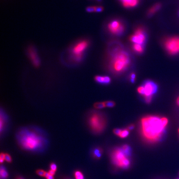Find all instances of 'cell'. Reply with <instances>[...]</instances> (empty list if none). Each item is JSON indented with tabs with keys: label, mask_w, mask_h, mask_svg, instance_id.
Segmentation results:
<instances>
[{
	"label": "cell",
	"mask_w": 179,
	"mask_h": 179,
	"mask_svg": "<svg viewBox=\"0 0 179 179\" xmlns=\"http://www.w3.org/2000/svg\"><path fill=\"white\" fill-rule=\"evenodd\" d=\"M16 138L19 146L25 151L43 152L48 144L46 135L37 127L21 128L16 133Z\"/></svg>",
	"instance_id": "6da1fadb"
},
{
	"label": "cell",
	"mask_w": 179,
	"mask_h": 179,
	"mask_svg": "<svg viewBox=\"0 0 179 179\" xmlns=\"http://www.w3.org/2000/svg\"><path fill=\"white\" fill-rule=\"evenodd\" d=\"M169 122L166 117L148 115L141 119L140 123L143 139L149 143H156L162 139Z\"/></svg>",
	"instance_id": "7a4b0ae2"
},
{
	"label": "cell",
	"mask_w": 179,
	"mask_h": 179,
	"mask_svg": "<svg viewBox=\"0 0 179 179\" xmlns=\"http://www.w3.org/2000/svg\"><path fill=\"white\" fill-rule=\"evenodd\" d=\"M108 54L109 68L113 73H123L132 64V56L121 44L116 43L111 44Z\"/></svg>",
	"instance_id": "3957f363"
},
{
	"label": "cell",
	"mask_w": 179,
	"mask_h": 179,
	"mask_svg": "<svg viewBox=\"0 0 179 179\" xmlns=\"http://www.w3.org/2000/svg\"><path fill=\"white\" fill-rule=\"evenodd\" d=\"M86 121L89 129L95 134H99L103 132L107 124L105 116L102 113L96 111H92L89 113Z\"/></svg>",
	"instance_id": "277c9868"
},
{
	"label": "cell",
	"mask_w": 179,
	"mask_h": 179,
	"mask_svg": "<svg viewBox=\"0 0 179 179\" xmlns=\"http://www.w3.org/2000/svg\"><path fill=\"white\" fill-rule=\"evenodd\" d=\"M111 159L115 166L120 169H127L131 165L130 156L125 153L121 147L115 148L112 151Z\"/></svg>",
	"instance_id": "5b68a950"
},
{
	"label": "cell",
	"mask_w": 179,
	"mask_h": 179,
	"mask_svg": "<svg viewBox=\"0 0 179 179\" xmlns=\"http://www.w3.org/2000/svg\"><path fill=\"white\" fill-rule=\"evenodd\" d=\"M164 47L168 53L176 55L179 53V36H173L167 38L163 43Z\"/></svg>",
	"instance_id": "8992f818"
},
{
	"label": "cell",
	"mask_w": 179,
	"mask_h": 179,
	"mask_svg": "<svg viewBox=\"0 0 179 179\" xmlns=\"http://www.w3.org/2000/svg\"><path fill=\"white\" fill-rule=\"evenodd\" d=\"M108 30L110 33L116 35L120 36L125 31V27L123 23L119 20H112L108 25Z\"/></svg>",
	"instance_id": "52a82bcc"
},
{
	"label": "cell",
	"mask_w": 179,
	"mask_h": 179,
	"mask_svg": "<svg viewBox=\"0 0 179 179\" xmlns=\"http://www.w3.org/2000/svg\"><path fill=\"white\" fill-rule=\"evenodd\" d=\"M130 40L133 44L144 45L147 40V34L145 30L142 27L137 28L134 34L130 37Z\"/></svg>",
	"instance_id": "ba28073f"
},
{
	"label": "cell",
	"mask_w": 179,
	"mask_h": 179,
	"mask_svg": "<svg viewBox=\"0 0 179 179\" xmlns=\"http://www.w3.org/2000/svg\"><path fill=\"white\" fill-rule=\"evenodd\" d=\"M142 85L144 88V93L142 96L143 98L146 97H153L154 95L157 92V84L152 80H145Z\"/></svg>",
	"instance_id": "9c48e42d"
},
{
	"label": "cell",
	"mask_w": 179,
	"mask_h": 179,
	"mask_svg": "<svg viewBox=\"0 0 179 179\" xmlns=\"http://www.w3.org/2000/svg\"><path fill=\"white\" fill-rule=\"evenodd\" d=\"M89 43L87 40H82L77 43L72 50L73 55L75 56H83V53L86 49Z\"/></svg>",
	"instance_id": "30bf717a"
},
{
	"label": "cell",
	"mask_w": 179,
	"mask_h": 179,
	"mask_svg": "<svg viewBox=\"0 0 179 179\" xmlns=\"http://www.w3.org/2000/svg\"><path fill=\"white\" fill-rule=\"evenodd\" d=\"M28 54L32 63L36 67H38L40 65V61L36 51L34 48H29L28 50Z\"/></svg>",
	"instance_id": "8fae6325"
},
{
	"label": "cell",
	"mask_w": 179,
	"mask_h": 179,
	"mask_svg": "<svg viewBox=\"0 0 179 179\" xmlns=\"http://www.w3.org/2000/svg\"><path fill=\"white\" fill-rule=\"evenodd\" d=\"M94 80L97 83L102 85H108L111 82V79L109 76L103 75H96Z\"/></svg>",
	"instance_id": "7c38bea8"
},
{
	"label": "cell",
	"mask_w": 179,
	"mask_h": 179,
	"mask_svg": "<svg viewBox=\"0 0 179 179\" xmlns=\"http://www.w3.org/2000/svg\"><path fill=\"white\" fill-rule=\"evenodd\" d=\"M123 6L126 8H133L137 6L139 0H120Z\"/></svg>",
	"instance_id": "4fadbf2b"
},
{
	"label": "cell",
	"mask_w": 179,
	"mask_h": 179,
	"mask_svg": "<svg viewBox=\"0 0 179 179\" xmlns=\"http://www.w3.org/2000/svg\"><path fill=\"white\" fill-rule=\"evenodd\" d=\"M162 7L160 3H156L151 7L147 12V15L148 17H152Z\"/></svg>",
	"instance_id": "5bb4252c"
},
{
	"label": "cell",
	"mask_w": 179,
	"mask_h": 179,
	"mask_svg": "<svg viewBox=\"0 0 179 179\" xmlns=\"http://www.w3.org/2000/svg\"><path fill=\"white\" fill-rule=\"evenodd\" d=\"M7 117L6 114L2 112V110H1V118H0V130H1V133H2L3 131H4L5 128V125L7 123Z\"/></svg>",
	"instance_id": "9a60e30c"
},
{
	"label": "cell",
	"mask_w": 179,
	"mask_h": 179,
	"mask_svg": "<svg viewBox=\"0 0 179 179\" xmlns=\"http://www.w3.org/2000/svg\"><path fill=\"white\" fill-rule=\"evenodd\" d=\"M103 154L102 148L99 147H95L93 148L91 151L92 156L93 158L96 159H99L102 156Z\"/></svg>",
	"instance_id": "2e32d148"
},
{
	"label": "cell",
	"mask_w": 179,
	"mask_h": 179,
	"mask_svg": "<svg viewBox=\"0 0 179 179\" xmlns=\"http://www.w3.org/2000/svg\"><path fill=\"white\" fill-rule=\"evenodd\" d=\"M132 49L135 52L139 54L142 53L144 50V46L140 44H133Z\"/></svg>",
	"instance_id": "e0dca14e"
},
{
	"label": "cell",
	"mask_w": 179,
	"mask_h": 179,
	"mask_svg": "<svg viewBox=\"0 0 179 179\" xmlns=\"http://www.w3.org/2000/svg\"><path fill=\"white\" fill-rule=\"evenodd\" d=\"M130 132V131L127 128L123 129H120V132H119L118 136L119 137L121 138H125L129 135Z\"/></svg>",
	"instance_id": "ac0fdd59"
},
{
	"label": "cell",
	"mask_w": 179,
	"mask_h": 179,
	"mask_svg": "<svg viewBox=\"0 0 179 179\" xmlns=\"http://www.w3.org/2000/svg\"><path fill=\"white\" fill-rule=\"evenodd\" d=\"M8 177V173L6 168L3 166H1L0 169V177L1 179H7Z\"/></svg>",
	"instance_id": "d6986e66"
},
{
	"label": "cell",
	"mask_w": 179,
	"mask_h": 179,
	"mask_svg": "<svg viewBox=\"0 0 179 179\" xmlns=\"http://www.w3.org/2000/svg\"><path fill=\"white\" fill-rule=\"evenodd\" d=\"M121 148L127 155L130 156L131 153V149L130 145H127V144H124L121 146Z\"/></svg>",
	"instance_id": "ffe728a7"
},
{
	"label": "cell",
	"mask_w": 179,
	"mask_h": 179,
	"mask_svg": "<svg viewBox=\"0 0 179 179\" xmlns=\"http://www.w3.org/2000/svg\"><path fill=\"white\" fill-rule=\"evenodd\" d=\"M93 106L96 109H101L106 108L104 102H96L94 104Z\"/></svg>",
	"instance_id": "44dd1931"
},
{
	"label": "cell",
	"mask_w": 179,
	"mask_h": 179,
	"mask_svg": "<svg viewBox=\"0 0 179 179\" xmlns=\"http://www.w3.org/2000/svg\"><path fill=\"white\" fill-rule=\"evenodd\" d=\"M74 177L75 179H84V174L79 170H77L75 172Z\"/></svg>",
	"instance_id": "7402d4cb"
},
{
	"label": "cell",
	"mask_w": 179,
	"mask_h": 179,
	"mask_svg": "<svg viewBox=\"0 0 179 179\" xmlns=\"http://www.w3.org/2000/svg\"><path fill=\"white\" fill-rule=\"evenodd\" d=\"M106 108H112L115 107V103L112 101H107L104 102Z\"/></svg>",
	"instance_id": "603a6c76"
},
{
	"label": "cell",
	"mask_w": 179,
	"mask_h": 179,
	"mask_svg": "<svg viewBox=\"0 0 179 179\" xmlns=\"http://www.w3.org/2000/svg\"><path fill=\"white\" fill-rule=\"evenodd\" d=\"M130 82L134 84L136 80V74L135 73H132L130 75Z\"/></svg>",
	"instance_id": "cb8c5ba5"
},
{
	"label": "cell",
	"mask_w": 179,
	"mask_h": 179,
	"mask_svg": "<svg viewBox=\"0 0 179 179\" xmlns=\"http://www.w3.org/2000/svg\"><path fill=\"white\" fill-rule=\"evenodd\" d=\"M45 171V170H41V169H39V170H37L36 171V173L38 175V176H42V177H45V174L46 173Z\"/></svg>",
	"instance_id": "d4e9b609"
},
{
	"label": "cell",
	"mask_w": 179,
	"mask_h": 179,
	"mask_svg": "<svg viewBox=\"0 0 179 179\" xmlns=\"http://www.w3.org/2000/svg\"><path fill=\"white\" fill-rule=\"evenodd\" d=\"M5 160L8 163H10L12 162V158L11 156L8 154H5Z\"/></svg>",
	"instance_id": "484cf974"
},
{
	"label": "cell",
	"mask_w": 179,
	"mask_h": 179,
	"mask_svg": "<svg viewBox=\"0 0 179 179\" xmlns=\"http://www.w3.org/2000/svg\"><path fill=\"white\" fill-rule=\"evenodd\" d=\"M96 6H89L87 8L86 10L88 12H95Z\"/></svg>",
	"instance_id": "4316f807"
},
{
	"label": "cell",
	"mask_w": 179,
	"mask_h": 179,
	"mask_svg": "<svg viewBox=\"0 0 179 179\" xmlns=\"http://www.w3.org/2000/svg\"><path fill=\"white\" fill-rule=\"evenodd\" d=\"M50 170H53L56 172L57 170V165H56V164L52 163L50 164Z\"/></svg>",
	"instance_id": "83f0119b"
},
{
	"label": "cell",
	"mask_w": 179,
	"mask_h": 179,
	"mask_svg": "<svg viewBox=\"0 0 179 179\" xmlns=\"http://www.w3.org/2000/svg\"><path fill=\"white\" fill-rule=\"evenodd\" d=\"M144 100L145 101V103H147V104H149L152 102V99H153V97H144Z\"/></svg>",
	"instance_id": "f1b7e54d"
},
{
	"label": "cell",
	"mask_w": 179,
	"mask_h": 179,
	"mask_svg": "<svg viewBox=\"0 0 179 179\" xmlns=\"http://www.w3.org/2000/svg\"><path fill=\"white\" fill-rule=\"evenodd\" d=\"M5 158V154L1 153L0 155V162L1 163H2L3 162Z\"/></svg>",
	"instance_id": "f546056e"
},
{
	"label": "cell",
	"mask_w": 179,
	"mask_h": 179,
	"mask_svg": "<svg viewBox=\"0 0 179 179\" xmlns=\"http://www.w3.org/2000/svg\"><path fill=\"white\" fill-rule=\"evenodd\" d=\"M103 10V7L102 6H96L95 12H102Z\"/></svg>",
	"instance_id": "4dcf8cb0"
},
{
	"label": "cell",
	"mask_w": 179,
	"mask_h": 179,
	"mask_svg": "<svg viewBox=\"0 0 179 179\" xmlns=\"http://www.w3.org/2000/svg\"><path fill=\"white\" fill-rule=\"evenodd\" d=\"M135 126L134 124H131L128 126V127H127V129H128L129 131H130L131 130H134V128Z\"/></svg>",
	"instance_id": "1f68e13d"
},
{
	"label": "cell",
	"mask_w": 179,
	"mask_h": 179,
	"mask_svg": "<svg viewBox=\"0 0 179 179\" xmlns=\"http://www.w3.org/2000/svg\"><path fill=\"white\" fill-rule=\"evenodd\" d=\"M48 172L50 175H52V176H53L55 175V173H56V172H55V171H53V170H50Z\"/></svg>",
	"instance_id": "d6a6232c"
},
{
	"label": "cell",
	"mask_w": 179,
	"mask_h": 179,
	"mask_svg": "<svg viewBox=\"0 0 179 179\" xmlns=\"http://www.w3.org/2000/svg\"><path fill=\"white\" fill-rule=\"evenodd\" d=\"M46 179H54V177H53V176H52V175H49V176L46 178Z\"/></svg>",
	"instance_id": "836d02e7"
},
{
	"label": "cell",
	"mask_w": 179,
	"mask_h": 179,
	"mask_svg": "<svg viewBox=\"0 0 179 179\" xmlns=\"http://www.w3.org/2000/svg\"><path fill=\"white\" fill-rule=\"evenodd\" d=\"M16 179H25L23 177H21V176H18L17 177V178H16Z\"/></svg>",
	"instance_id": "e575fe53"
},
{
	"label": "cell",
	"mask_w": 179,
	"mask_h": 179,
	"mask_svg": "<svg viewBox=\"0 0 179 179\" xmlns=\"http://www.w3.org/2000/svg\"><path fill=\"white\" fill-rule=\"evenodd\" d=\"M97 1H100V0H97Z\"/></svg>",
	"instance_id": "d590c367"
},
{
	"label": "cell",
	"mask_w": 179,
	"mask_h": 179,
	"mask_svg": "<svg viewBox=\"0 0 179 179\" xmlns=\"http://www.w3.org/2000/svg\"><path fill=\"white\" fill-rule=\"evenodd\" d=\"M179 179V178H177V179Z\"/></svg>",
	"instance_id": "8d00e7d4"
},
{
	"label": "cell",
	"mask_w": 179,
	"mask_h": 179,
	"mask_svg": "<svg viewBox=\"0 0 179 179\" xmlns=\"http://www.w3.org/2000/svg\"></svg>",
	"instance_id": "74e56055"
}]
</instances>
